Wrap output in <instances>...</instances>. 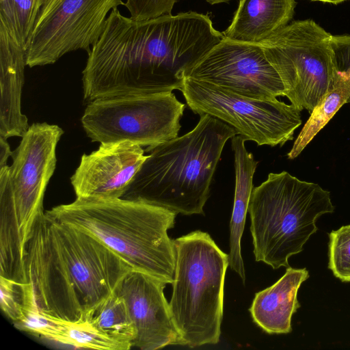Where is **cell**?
Wrapping results in <instances>:
<instances>
[{"label":"cell","instance_id":"15","mask_svg":"<svg viewBox=\"0 0 350 350\" xmlns=\"http://www.w3.org/2000/svg\"><path fill=\"white\" fill-rule=\"evenodd\" d=\"M25 50L0 25V136L22 137L29 126L21 111Z\"/></svg>","mask_w":350,"mask_h":350},{"label":"cell","instance_id":"17","mask_svg":"<svg viewBox=\"0 0 350 350\" xmlns=\"http://www.w3.org/2000/svg\"><path fill=\"white\" fill-rule=\"evenodd\" d=\"M295 5V0H240L223 34L230 40L259 44L288 24Z\"/></svg>","mask_w":350,"mask_h":350},{"label":"cell","instance_id":"29","mask_svg":"<svg viewBox=\"0 0 350 350\" xmlns=\"http://www.w3.org/2000/svg\"><path fill=\"white\" fill-rule=\"evenodd\" d=\"M311 1H320V2L328 3H332V4L337 5V4H339V3H342V2H344V1H348V0H311Z\"/></svg>","mask_w":350,"mask_h":350},{"label":"cell","instance_id":"6","mask_svg":"<svg viewBox=\"0 0 350 350\" xmlns=\"http://www.w3.org/2000/svg\"><path fill=\"white\" fill-rule=\"evenodd\" d=\"M334 211L329 192L318 184L285 171L269 173L253 188L248 206L255 260L288 267V258L318 230L317 219Z\"/></svg>","mask_w":350,"mask_h":350},{"label":"cell","instance_id":"1","mask_svg":"<svg viewBox=\"0 0 350 350\" xmlns=\"http://www.w3.org/2000/svg\"><path fill=\"white\" fill-rule=\"evenodd\" d=\"M224 38L206 14L136 21L114 8L88 53L83 99L181 90L185 73Z\"/></svg>","mask_w":350,"mask_h":350},{"label":"cell","instance_id":"19","mask_svg":"<svg viewBox=\"0 0 350 350\" xmlns=\"http://www.w3.org/2000/svg\"><path fill=\"white\" fill-rule=\"evenodd\" d=\"M102 335L124 345L132 347L136 329L124 298L114 293L100 304L86 320Z\"/></svg>","mask_w":350,"mask_h":350},{"label":"cell","instance_id":"8","mask_svg":"<svg viewBox=\"0 0 350 350\" xmlns=\"http://www.w3.org/2000/svg\"><path fill=\"white\" fill-rule=\"evenodd\" d=\"M329 33L311 19L293 21L262 41L278 73L284 96L310 113L337 82Z\"/></svg>","mask_w":350,"mask_h":350},{"label":"cell","instance_id":"23","mask_svg":"<svg viewBox=\"0 0 350 350\" xmlns=\"http://www.w3.org/2000/svg\"><path fill=\"white\" fill-rule=\"evenodd\" d=\"M329 265L334 275L342 282H350V224L329 234Z\"/></svg>","mask_w":350,"mask_h":350},{"label":"cell","instance_id":"27","mask_svg":"<svg viewBox=\"0 0 350 350\" xmlns=\"http://www.w3.org/2000/svg\"><path fill=\"white\" fill-rule=\"evenodd\" d=\"M331 47L336 77L350 81V35L332 36Z\"/></svg>","mask_w":350,"mask_h":350},{"label":"cell","instance_id":"28","mask_svg":"<svg viewBox=\"0 0 350 350\" xmlns=\"http://www.w3.org/2000/svg\"><path fill=\"white\" fill-rule=\"evenodd\" d=\"M12 153L7 139L0 136V168L7 165L8 158L12 157Z\"/></svg>","mask_w":350,"mask_h":350},{"label":"cell","instance_id":"12","mask_svg":"<svg viewBox=\"0 0 350 350\" xmlns=\"http://www.w3.org/2000/svg\"><path fill=\"white\" fill-rule=\"evenodd\" d=\"M185 77L258 100H275L284 93L282 81L260 44L225 37L185 73Z\"/></svg>","mask_w":350,"mask_h":350},{"label":"cell","instance_id":"7","mask_svg":"<svg viewBox=\"0 0 350 350\" xmlns=\"http://www.w3.org/2000/svg\"><path fill=\"white\" fill-rule=\"evenodd\" d=\"M176 265L170 308L181 345L217 344L221 334L228 254L196 230L174 240Z\"/></svg>","mask_w":350,"mask_h":350},{"label":"cell","instance_id":"5","mask_svg":"<svg viewBox=\"0 0 350 350\" xmlns=\"http://www.w3.org/2000/svg\"><path fill=\"white\" fill-rule=\"evenodd\" d=\"M64 131L33 123L13 151L11 166L0 168V275L21 278L27 242L57 163L56 148Z\"/></svg>","mask_w":350,"mask_h":350},{"label":"cell","instance_id":"30","mask_svg":"<svg viewBox=\"0 0 350 350\" xmlns=\"http://www.w3.org/2000/svg\"><path fill=\"white\" fill-rule=\"evenodd\" d=\"M205 1L211 5H214V4H218V3H226V2L230 1V0H205Z\"/></svg>","mask_w":350,"mask_h":350},{"label":"cell","instance_id":"16","mask_svg":"<svg viewBox=\"0 0 350 350\" xmlns=\"http://www.w3.org/2000/svg\"><path fill=\"white\" fill-rule=\"evenodd\" d=\"M308 277L305 268L287 267L275 284L255 295L250 308L254 321L269 334L290 333L292 316L300 307L297 292Z\"/></svg>","mask_w":350,"mask_h":350},{"label":"cell","instance_id":"9","mask_svg":"<svg viewBox=\"0 0 350 350\" xmlns=\"http://www.w3.org/2000/svg\"><path fill=\"white\" fill-rule=\"evenodd\" d=\"M185 107L172 91L100 98L88 103L81 121L94 142L128 141L148 152L178 137Z\"/></svg>","mask_w":350,"mask_h":350},{"label":"cell","instance_id":"22","mask_svg":"<svg viewBox=\"0 0 350 350\" xmlns=\"http://www.w3.org/2000/svg\"><path fill=\"white\" fill-rule=\"evenodd\" d=\"M57 342L84 349L126 350L122 344L100 334L86 321L80 323L66 322Z\"/></svg>","mask_w":350,"mask_h":350},{"label":"cell","instance_id":"18","mask_svg":"<svg viewBox=\"0 0 350 350\" xmlns=\"http://www.w3.org/2000/svg\"><path fill=\"white\" fill-rule=\"evenodd\" d=\"M246 139L241 135L231 138L235 169L234 205L230 223L229 266L245 281V268L241 256V240L253 187V177L258 161L245 146Z\"/></svg>","mask_w":350,"mask_h":350},{"label":"cell","instance_id":"13","mask_svg":"<svg viewBox=\"0 0 350 350\" xmlns=\"http://www.w3.org/2000/svg\"><path fill=\"white\" fill-rule=\"evenodd\" d=\"M145 150L128 141L102 143L83 154L70 178L77 198H121L147 158Z\"/></svg>","mask_w":350,"mask_h":350},{"label":"cell","instance_id":"2","mask_svg":"<svg viewBox=\"0 0 350 350\" xmlns=\"http://www.w3.org/2000/svg\"><path fill=\"white\" fill-rule=\"evenodd\" d=\"M131 270L97 239L43 213L25 249L20 281L24 310L85 321Z\"/></svg>","mask_w":350,"mask_h":350},{"label":"cell","instance_id":"4","mask_svg":"<svg viewBox=\"0 0 350 350\" xmlns=\"http://www.w3.org/2000/svg\"><path fill=\"white\" fill-rule=\"evenodd\" d=\"M45 213L97 239L133 270L167 284L174 282L176 251L167 230L174 226L176 213L123 198H77Z\"/></svg>","mask_w":350,"mask_h":350},{"label":"cell","instance_id":"24","mask_svg":"<svg viewBox=\"0 0 350 350\" xmlns=\"http://www.w3.org/2000/svg\"><path fill=\"white\" fill-rule=\"evenodd\" d=\"M65 323L38 311L24 310L22 317L14 324L20 330L57 341Z\"/></svg>","mask_w":350,"mask_h":350},{"label":"cell","instance_id":"10","mask_svg":"<svg viewBox=\"0 0 350 350\" xmlns=\"http://www.w3.org/2000/svg\"><path fill=\"white\" fill-rule=\"evenodd\" d=\"M195 113L209 114L232 126L258 146H282L301 124V111L278 99L258 100L185 77L180 90Z\"/></svg>","mask_w":350,"mask_h":350},{"label":"cell","instance_id":"14","mask_svg":"<svg viewBox=\"0 0 350 350\" xmlns=\"http://www.w3.org/2000/svg\"><path fill=\"white\" fill-rule=\"evenodd\" d=\"M166 284L148 274L131 270L116 290L124 298L135 327L132 347L156 350L167 345H181L163 293Z\"/></svg>","mask_w":350,"mask_h":350},{"label":"cell","instance_id":"21","mask_svg":"<svg viewBox=\"0 0 350 350\" xmlns=\"http://www.w3.org/2000/svg\"><path fill=\"white\" fill-rule=\"evenodd\" d=\"M48 0H0V25L26 51L42 8Z\"/></svg>","mask_w":350,"mask_h":350},{"label":"cell","instance_id":"20","mask_svg":"<svg viewBox=\"0 0 350 350\" xmlns=\"http://www.w3.org/2000/svg\"><path fill=\"white\" fill-rule=\"evenodd\" d=\"M350 97V81L337 77L334 88L312 111L310 116L296 138L287 154L289 159L296 158L313 139L315 135L328 123Z\"/></svg>","mask_w":350,"mask_h":350},{"label":"cell","instance_id":"25","mask_svg":"<svg viewBox=\"0 0 350 350\" xmlns=\"http://www.w3.org/2000/svg\"><path fill=\"white\" fill-rule=\"evenodd\" d=\"M0 306L13 323L22 317L24 296L19 282L0 276Z\"/></svg>","mask_w":350,"mask_h":350},{"label":"cell","instance_id":"11","mask_svg":"<svg viewBox=\"0 0 350 350\" xmlns=\"http://www.w3.org/2000/svg\"><path fill=\"white\" fill-rule=\"evenodd\" d=\"M123 0H48L25 51L29 68L53 64L77 50L89 53L100 37L107 15Z\"/></svg>","mask_w":350,"mask_h":350},{"label":"cell","instance_id":"26","mask_svg":"<svg viewBox=\"0 0 350 350\" xmlns=\"http://www.w3.org/2000/svg\"><path fill=\"white\" fill-rule=\"evenodd\" d=\"M179 0H126L127 8L132 19L147 20L162 16L172 15L175 3Z\"/></svg>","mask_w":350,"mask_h":350},{"label":"cell","instance_id":"3","mask_svg":"<svg viewBox=\"0 0 350 350\" xmlns=\"http://www.w3.org/2000/svg\"><path fill=\"white\" fill-rule=\"evenodd\" d=\"M200 116L191 131L148 152L121 198L157 206L176 215L204 214L222 150L237 131L209 114Z\"/></svg>","mask_w":350,"mask_h":350}]
</instances>
